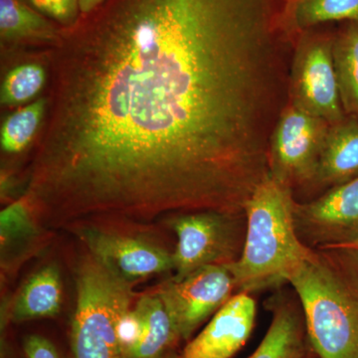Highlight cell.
<instances>
[{
    "label": "cell",
    "mask_w": 358,
    "mask_h": 358,
    "mask_svg": "<svg viewBox=\"0 0 358 358\" xmlns=\"http://www.w3.org/2000/svg\"><path fill=\"white\" fill-rule=\"evenodd\" d=\"M275 0H105L46 52L25 196L53 228L238 215L281 115Z\"/></svg>",
    "instance_id": "obj_1"
},
{
    "label": "cell",
    "mask_w": 358,
    "mask_h": 358,
    "mask_svg": "<svg viewBox=\"0 0 358 358\" xmlns=\"http://www.w3.org/2000/svg\"><path fill=\"white\" fill-rule=\"evenodd\" d=\"M292 187L268 173L245 204L247 218L243 249L225 264L235 288L244 293L288 282L296 268L312 255L294 224Z\"/></svg>",
    "instance_id": "obj_2"
},
{
    "label": "cell",
    "mask_w": 358,
    "mask_h": 358,
    "mask_svg": "<svg viewBox=\"0 0 358 358\" xmlns=\"http://www.w3.org/2000/svg\"><path fill=\"white\" fill-rule=\"evenodd\" d=\"M310 345L320 358H358V291L313 251L289 277Z\"/></svg>",
    "instance_id": "obj_3"
},
{
    "label": "cell",
    "mask_w": 358,
    "mask_h": 358,
    "mask_svg": "<svg viewBox=\"0 0 358 358\" xmlns=\"http://www.w3.org/2000/svg\"><path fill=\"white\" fill-rule=\"evenodd\" d=\"M75 282L77 300L71 334L74 358H121L117 327L133 308L134 282L90 253L78 265Z\"/></svg>",
    "instance_id": "obj_4"
},
{
    "label": "cell",
    "mask_w": 358,
    "mask_h": 358,
    "mask_svg": "<svg viewBox=\"0 0 358 358\" xmlns=\"http://www.w3.org/2000/svg\"><path fill=\"white\" fill-rule=\"evenodd\" d=\"M331 37L305 33L299 40L289 78V102L334 124L345 119Z\"/></svg>",
    "instance_id": "obj_5"
},
{
    "label": "cell",
    "mask_w": 358,
    "mask_h": 358,
    "mask_svg": "<svg viewBox=\"0 0 358 358\" xmlns=\"http://www.w3.org/2000/svg\"><path fill=\"white\" fill-rule=\"evenodd\" d=\"M329 126L293 103L285 106L271 136V174L291 187L313 181Z\"/></svg>",
    "instance_id": "obj_6"
},
{
    "label": "cell",
    "mask_w": 358,
    "mask_h": 358,
    "mask_svg": "<svg viewBox=\"0 0 358 358\" xmlns=\"http://www.w3.org/2000/svg\"><path fill=\"white\" fill-rule=\"evenodd\" d=\"M234 280L226 265H207L185 277L164 282L157 293L173 320L178 338L189 339L212 313L230 299Z\"/></svg>",
    "instance_id": "obj_7"
},
{
    "label": "cell",
    "mask_w": 358,
    "mask_h": 358,
    "mask_svg": "<svg viewBox=\"0 0 358 358\" xmlns=\"http://www.w3.org/2000/svg\"><path fill=\"white\" fill-rule=\"evenodd\" d=\"M237 215L218 212H192L171 220L178 237L173 254L174 278L185 277L207 265L236 260Z\"/></svg>",
    "instance_id": "obj_8"
},
{
    "label": "cell",
    "mask_w": 358,
    "mask_h": 358,
    "mask_svg": "<svg viewBox=\"0 0 358 358\" xmlns=\"http://www.w3.org/2000/svg\"><path fill=\"white\" fill-rule=\"evenodd\" d=\"M294 216L300 239L310 244L338 249L357 239L358 176L313 201L294 204Z\"/></svg>",
    "instance_id": "obj_9"
},
{
    "label": "cell",
    "mask_w": 358,
    "mask_h": 358,
    "mask_svg": "<svg viewBox=\"0 0 358 358\" xmlns=\"http://www.w3.org/2000/svg\"><path fill=\"white\" fill-rule=\"evenodd\" d=\"M77 231L89 253L127 281L134 282L150 275L173 270V254L140 238L90 226Z\"/></svg>",
    "instance_id": "obj_10"
},
{
    "label": "cell",
    "mask_w": 358,
    "mask_h": 358,
    "mask_svg": "<svg viewBox=\"0 0 358 358\" xmlns=\"http://www.w3.org/2000/svg\"><path fill=\"white\" fill-rule=\"evenodd\" d=\"M256 303L247 293L238 294L219 308L199 336L190 341L180 358H231L241 350L253 331Z\"/></svg>",
    "instance_id": "obj_11"
},
{
    "label": "cell",
    "mask_w": 358,
    "mask_h": 358,
    "mask_svg": "<svg viewBox=\"0 0 358 358\" xmlns=\"http://www.w3.org/2000/svg\"><path fill=\"white\" fill-rule=\"evenodd\" d=\"M358 176V120L345 117L329 126L313 182L343 185Z\"/></svg>",
    "instance_id": "obj_12"
},
{
    "label": "cell",
    "mask_w": 358,
    "mask_h": 358,
    "mask_svg": "<svg viewBox=\"0 0 358 358\" xmlns=\"http://www.w3.org/2000/svg\"><path fill=\"white\" fill-rule=\"evenodd\" d=\"M61 27L30 7L24 0H0L2 44L39 43L50 47L60 37Z\"/></svg>",
    "instance_id": "obj_13"
},
{
    "label": "cell",
    "mask_w": 358,
    "mask_h": 358,
    "mask_svg": "<svg viewBox=\"0 0 358 358\" xmlns=\"http://www.w3.org/2000/svg\"><path fill=\"white\" fill-rule=\"evenodd\" d=\"M62 306V284L55 266H46L33 274L21 288L11 308L14 322L55 317Z\"/></svg>",
    "instance_id": "obj_14"
},
{
    "label": "cell",
    "mask_w": 358,
    "mask_h": 358,
    "mask_svg": "<svg viewBox=\"0 0 358 358\" xmlns=\"http://www.w3.org/2000/svg\"><path fill=\"white\" fill-rule=\"evenodd\" d=\"M134 308L141 317V334L138 343L124 358L164 357L178 336L159 294L141 296Z\"/></svg>",
    "instance_id": "obj_15"
},
{
    "label": "cell",
    "mask_w": 358,
    "mask_h": 358,
    "mask_svg": "<svg viewBox=\"0 0 358 358\" xmlns=\"http://www.w3.org/2000/svg\"><path fill=\"white\" fill-rule=\"evenodd\" d=\"M334 62L345 115L358 117L357 22H350L334 39Z\"/></svg>",
    "instance_id": "obj_16"
},
{
    "label": "cell",
    "mask_w": 358,
    "mask_h": 358,
    "mask_svg": "<svg viewBox=\"0 0 358 358\" xmlns=\"http://www.w3.org/2000/svg\"><path fill=\"white\" fill-rule=\"evenodd\" d=\"M341 20L358 23V0H289L285 11L287 27L294 31Z\"/></svg>",
    "instance_id": "obj_17"
},
{
    "label": "cell",
    "mask_w": 358,
    "mask_h": 358,
    "mask_svg": "<svg viewBox=\"0 0 358 358\" xmlns=\"http://www.w3.org/2000/svg\"><path fill=\"white\" fill-rule=\"evenodd\" d=\"M303 331L300 320L288 307L278 308L267 334L249 358H301Z\"/></svg>",
    "instance_id": "obj_18"
},
{
    "label": "cell",
    "mask_w": 358,
    "mask_h": 358,
    "mask_svg": "<svg viewBox=\"0 0 358 358\" xmlns=\"http://www.w3.org/2000/svg\"><path fill=\"white\" fill-rule=\"evenodd\" d=\"M47 109L46 96L20 108L4 120L0 145L6 154H20L38 134Z\"/></svg>",
    "instance_id": "obj_19"
},
{
    "label": "cell",
    "mask_w": 358,
    "mask_h": 358,
    "mask_svg": "<svg viewBox=\"0 0 358 358\" xmlns=\"http://www.w3.org/2000/svg\"><path fill=\"white\" fill-rule=\"evenodd\" d=\"M48 82L44 65L28 62L16 66L7 73L1 86L0 101L6 107H15L35 98Z\"/></svg>",
    "instance_id": "obj_20"
},
{
    "label": "cell",
    "mask_w": 358,
    "mask_h": 358,
    "mask_svg": "<svg viewBox=\"0 0 358 358\" xmlns=\"http://www.w3.org/2000/svg\"><path fill=\"white\" fill-rule=\"evenodd\" d=\"M36 219L25 197L7 206L0 214V235L3 248L20 238L29 236L36 231Z\"/></svg>",
    "instance_id": "obj_21"
},
{
    "label": "cell",
    "mask_w": 358,
    "mask_h": 358,
    "mask_svg": "<svg viewBox=\"0 0 358 358\" xmlns=\"http://www.w3.org/2000/svg\"><path fill=\"white\" fill-rule=\"evenodd\" d=\"M33 8L62 28L72 27L81 18L79 0H27Z\"/></svg>",
    "instance_id": "obj_22"
},
{
    "label": "cell",
    "mask_w": 358,
    "mask_h": 358,
    "mask_svg": "<svg viewBox=\"0 0 358 358\" xmlns=\"http://www.w3.org/2000/svg\"><path fill=\"white\" fill-rule=\"evenodd\" d=\"M141 334V320L140 315L131 308L122 315L117 327V341H119L120 357L124 358L129 350H133Z\"/></svg>",
    "instance_id": "obj_23"
},
{
    "label": "cell",
    "mask_w": 358,
    "mask_h": 358,
    "mask_svg": "<svg viewBox=\"0 0 358 358\" xmlns=\"http://www.w3.org/2000/svg\"><path fill=\"white\" fill-rule=\"evenodd\" d=\"M23 348L27 358H60L55 346L40 336H27Z\"/></svg>",
    "instance_id": "obj_24"
},
{
    "label": "cell",
    "mask_w": 358,
    "mask_h": 358,
    "mask_svg": "<svg viewBox=\"0 0 358 358\" xmlns=\"http://www.w3.org/2000/svg\"><path fill=\"white\" fill-rule=\"evenodd\" d=\"M105 0H79L80 10H81V16L89 15L93 13L95 9L98 8Z\"/></svg>",
    "instance_id": "obj_25"
},
{
    "label": "cell",
    "mask_w": 358,
    "mask_h": 358,
    "mask_svg": "<svg viewBox=\"0 0 358 358\" xmlns=\"http://www.w3.org/2000/svg\"><path fill=\"white\" fill-rule=\"evenodd\" d=\"M338 250H345V251L353 252V253L358 254V238L357 239L353 240L350 243L339 247Z\"/></svg>",
    "instance_id": "obj_26"
},
{
    "label": "cell",
    "mask_w": 358,
    "mask_h": 358,
    "mask_svg": "<svg viewBox=\"0 0 358 358\" xmlns=\"http://www.w3.org/2000/svg\"><path fill=\"white\" fill-rule=\"evenodd\" d=\"M162 358H178V357H173V355H164V357H162Z\"/></svg>",
    "instance_id": "obj_27"
}]
</instances>
